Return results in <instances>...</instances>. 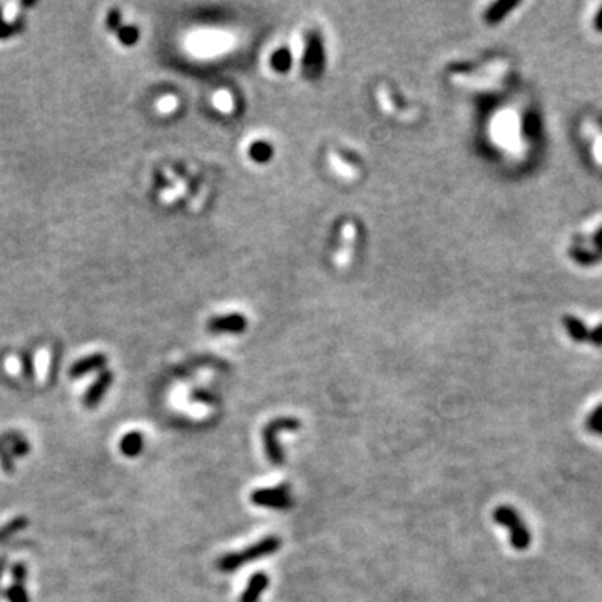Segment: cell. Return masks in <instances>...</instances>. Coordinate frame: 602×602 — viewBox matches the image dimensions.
Here are the masks:
<instances>
[{"label":"cell","instance_id":"1","mask_svg":"<svg viewBox=\"0 0 602 602\" xmlns=\"http://www.w3.org/2000/svg\"><path fill=\"white\" fill-rule=\"evenodd\" d=\"M280 546H281L280 537H276V535H268V537L261 539L258 544H253V546L246 547L244 551L230 552V554L222 556L221 559L218 560V569L222 570V572H231V570H236L243 567V565L249 564L251 560L275 554V552L280 548Z\"/></svg>","mask_w":602,"mask_h":602},{"label":"cell","instance_id":"2","mask_svg":"<svg viewBox=\"0 0 602 602\" xmlns=\"http://www.w3.org/2000/svg\"><path fill=\"white\" fill-rule=\"evenodd\" d=\"M300 425L301 423L298 418L281 417L271 420L263 428V445H265L268 460L273 465H281L284 462V452L278 441V435L283 434V432H296Z\"/></svg>","mask_w":602,"mask_h":602},{"label":"cell","instance_id":"3","mask_svg":"<svg viewBox=\"0 0 602 602\" xmlns=\"http://www.w3.org/2000/svg\"><path fill=\"white\" fill-rule=\"evenodd\" d=\"M494 520L498 525L508 530V537H510V546L515 551H525L530 546V532L527 525L524 524L522 517L517 514V510L510 506H498L494 510Z\"/></svg>","mask_w":602,"mask_h":602},{"label":"cell","instance_id":"4","mask_svg":"<svg viewBox=\"0 0 602 602\" xmlns=\"http://www.w3.org/2000/svg\"><path fill=\"white\" fill-rule=\"evenodd\" d=\"M251 502L258 507L273 508V510H288L293 506L291 489L288 484H281L273 489H260L251 494Z\"/></svg>","mask_w":602,"mask_h":602},{"label":"cell","instance_id":"5","mask_svg":"<svg viewBox=\"0 0 602 602\" xmlns=\"http://www.w3.org/2000/svg\"><path fill=\"white\" fill-rule=\"evenodd\" d=\"M268 586H270V577L265 572H256L249 579L246 589L239 597V602H258Z\"/></svg>","mask_w":602,"mask_h":602},{"label":"cell","instance_id":"6","mask_svg":"<svg viewBox=\"0 0 602 602\" xmlns=\"http://www.w3.org/2000/svg\"><path fill=\"white\" fill-rule=\"evenodd\" d=\"M564 327H565V330H567L569 337L572 338L574 341H577V343L589 341V333L591 332H589L586 325H584L579 318H575V316H565Z\"/></svg>","mask_w":602,"mask_h":602},{"label":"cell","instance_id":"7","mask_svg":"<svg viewBox=\"0 0 602 602\" xmlns=\"http://www.w3.org/2000/svg\"><path fill=\"white\" fill-rule=\"evenodd\" d=\"M586 428L591 434L602 437V403L592 410L586 418Z\"/></svg>","mask_w":602,"mask_h":602},{"label":"cell","instance_id":"8","mask_svg":"<svg viewBox=\"0 0 602 602\" xmlns=\"http://www.w3.org/2000/svg\"><path fill=\"white\" fill-rule=\"evenodd\" d=\"M517 6H519V2H498V4H495V6L490 8L489 11V20L490 22H497V20H501L503 15H506V13H508L512 11V8H515Z\"/></svg>","mask_w":602,"mask_h":602},{"label":"cell","instance_id":"9","mask_svg":"<svg viewBox=\"0 0 602 602\" xmlns=\"http://www.w3.org/2000/svg\"><path fill=\"white\" fill-rule=\"evenodd\" d=\"M141 449H142V437L139 434H131V435H127L126 439H124L123 450L127 455H131V457L132 455L139 453Z\"/></svg>","mask_w":602,"mask_h":602},{"label":"cell","instance_id":"10","mask_svg":"<svg viewBox=\"0 0 602 602\" xmlns=\"http://www.w3.org/2000/svg\"><path fill=\"white\" fill-rule=\"evenodd\" d=\"M102 360H104V358H102V356H91V358L84 360V361H79V363L75 365V367L73 368V373L74 375H79V373H86L87 370L97 368L102 363Z\"/></svg>","mask_w":602,"mask_h":602},{"label":"cell","instance_id":"11","mask_svg":"<svg viewBox=\"0 0 602 602\" xmlns=\"http://www.w3.org/2000/svg\"><path fill=\"white\" fill-rule=\"evenodd\" d=\"M539 129H541V119H539V115L535 113H530L525 115L524 120V131L527 136H534V134L539 132Z\"/></svg>","mask_w":602,"mask_h":602},{"label":"cell","instance_id":"12","mask_svg":"<svg viewBox=\"0 0 602 602\" xmlns=\"http://www.w3.org/2000/svg\"><path fill=\"white\" fill-rule=\"evenodd\" d=\"M119 37L124 44H134L137 39V30L134 27H123L119 30Z\"/></svg>","mask_w":602,"mask_h":602},{"label":"cell","instance_id":"13","mask_svg":"<svg viewBox=\"0 0 602 602\" xmlns=\"http://www.w3.org/2000/svg\"><path fill=\"white\" fill-rule=\"evenodd\" d=\"M589 341L596 346H602V325H597V327L589 333Z\"/></svg>","mask_w":602,"mask_h":602},{"label":"cell","instance_id":"14","mask_svg":"<svg viewBox=\"0 0 602 602\" xmlns=\"http://www.w3.org/2000/svg\"><path fill=\"white\" fill-rule=\"evenodd\" d=\"M594 244L597 248V256H602V227L599 231H597L594 236Z\"/></svg>","mask_w":602,"mask_h":602},{"label":"cell","instance_id":"15","mask_svg":"<svg viewBox=\"0 0 602 602\" xmlns=\"http://www.w3.org/2000/svg\"><path fill=\"white\" fill-rule=\"evenodd\" d=\"M118 24H119V13L111 12L109 19H107V25H109L111 29H118Z\"/></svg>","mask_w":602,"mask_h":602},{"label":"cell","instance_id":"16","mask_svg":"<svg viewBox=\"0 0 602 602\" xmlns=\"http://www.w3.org/2000/svg\"><path fill=\"white\" fill-rule=\"evenodd\" d=\"M594 27L597 32H602V7L599 8V12H597L596 19H594Z\"/></svg>","mask_w":602,"mask_h":602}]
</instances>
